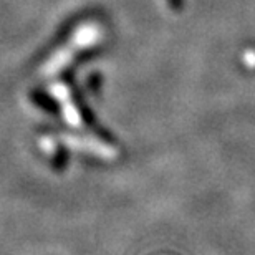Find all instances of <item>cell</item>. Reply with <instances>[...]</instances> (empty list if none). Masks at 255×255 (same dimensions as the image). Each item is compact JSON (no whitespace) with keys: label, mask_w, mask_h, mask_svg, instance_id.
Listing matches in <instances>:
<instances>
[{"label":"cell","mask_w":255,"mask_h":255,"mask_svg":"<svg viewBox=\"0 0 255 255\" xmlns=\"http://www.w3.org/2000/svg\"><path fill=\"white\" fill-rule=\"evenodd\" d=\"M96 37H98V33H96L95 28H83V30H80V32L73 37V40L70 42V45H66L65 48L60 50L57 55H53V57L43 65L42 75L43 76L57 75L58 71H62L65 66L68 65L71 60H73L75 53L78 52V50H83L86 47H90L91 43H95Z\"/></svg>","instance_id":"obj_1"},{"label":"cell","mask_w":255,"mask_h":255,"mask_svg":"<svg viewBox=\"0 0 255 255\" xmlns=\"http://www.w3.org/2000/svg\"><path fill=\"white\" fill-rule=\"evenodd\" d=\"M62 141L71 149L83 151L93 154L101 159H111L116 156V149L113 146L106 144L105 141L93 136H81V134H62Z\"/></svg>","instance_id":"obj_2"},{"label":"cell","mask_w":255,"mask_h":255,"mask_svg":"<svg viewBox=\"0 0 255 255\" xmlns=\"http://www.w3.org/2000/svg\"><path fill=\"white\" fill-rule=\"evenodd\" d=\"M50 93L58 100L66 123H68L71 128H83V118H81L80 111L76 108L68 86L60 83V81H55V83L50 85Z\"/></svg>","instance_id":"obj_3"}]
</instances>
